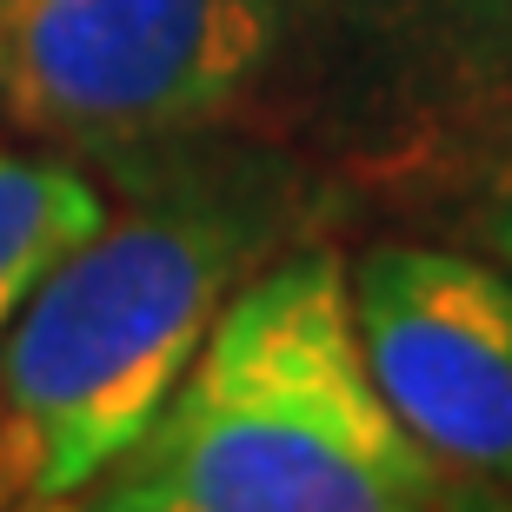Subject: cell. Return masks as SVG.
Returning a JSON list of instances; mask_svg holds the SVG:
<instances>
[{
    "mask_svg": "<svg viewBox=\"0 0 512 512\" xmlns=\"http://www.w3.org/2000/svg\"><path fill=\"white\" fill-rule=\"evenodd\" d=\"M493 233H499V253H506V260H512V200H506V207H499V227H493Z\"/></svg>",
    "mask_w": 512,
    "mask_h": 512,
    "instance_id": "cell-7",
    "label": "cell"
},
{
    "mask_svg": "<svg viewBox=\"0 0 512 512\" xmlns=\"http://www.w3.org/2000/svg\"><path fill=\"white\" fill-rule=\"evenodd\" d=\"M393 399L353 320L340 253L306 247L247 280L153 426L87 486L107 512H419L466 506Z\"/></svg>",
    "mask_w": 512,
    "mask_h": 512,
    "instance_id": "cell-1",
    "label": "cell"
},
{
    "mask_svg": "<svg viewBox=\"0 0 512 512\" xmlns=\"http://www.w3.org/2000/svg\"><path fill=\"white\" fill-rule=\"evenodd\" d=\"M353 320L406 433L473 486H512V273L446 247H373Z\"/></svg>",
    "mask_w": 512,
    "mask_h": 512,
    "instance_id": "cell-4",
    "label": "cell"
},
{
    "mask_svg": "<svg viewBox=\"0 0 512 512\" xmlns=\"http://www.w3.org/2000/svg\"><path fill=\"white\" fill-rule=\"evenodd\" d=\"M439 34H453V60L512 67V0H413Z\"/></svg>",
    "mask_w": 512,
    "mask_h": 512,
    "instance_id": "cell-6",
    "label": "cell"
},
{
    "mask_svg": "<svg viewBox=\"0 0 512 512\" xmlns=\"http://www.w3.org/2000/svg\"><path fill=\"white\" fill-rule=\"evenodd\" d=\"M100 220H107V200L80 167L0 147V340L20 320V306L34 300V286Z\"/></svg>",
    "mask_w": 512,
    "mask_h": 512,
    "instance_id": "cell-5",
    "label": "cell"
},
{
    "mask_svg": "<svg viewBox=\"0 0 512 512\" xmlns=\"http://www.w3.org/2000/svg\"><path fill=\"white\" fill-rule=\"evenodd\" d=\"M273 227L260 187L180 173L34 286L0 340V506L87 499L187 380Z\"/></svg>",
    "mask_w": 512,
    "mask_h": 512,
    "instance_id": "cell-2",
    "label": "cell"
},
{
    "mask_svg": "<svg viewBox=\"0 0 512 512\" xmlns=\"http://www.w3.org/2000/svg\"><path fill=\"white\" fill-rule=\"evenodd\" d=\"M320 0H0V120L60 147H160L233 114Z\"/></svg>",
    "mask_w": 512,
    "mask_h": 512,
    "instance_id": "cell-3",
    "label": "cell"
}]
</instances>
